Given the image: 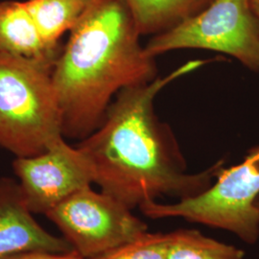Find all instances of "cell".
Instances as JSON below:
<instances>
[{
    "label": "cell",
    "mask_w": 259,
    "mask_h": 259,
    "mask_svg": "<svg viewBox=\"0 0 259 259\" xmlns=\"http://www.w3.org/2000/svg\"><path fill=\"white\" fill-rule=\"evenodd\" d=\"M209 61H189L152 82L124 89L111 102L101 125L78 144L93 170V184L130 209L163 197L179 201L209 188L221 160L190 173L171 128L155 111L157 94Z\"/></svg>",
    "instance_id": "6da1fadb"
},
{
    "label": "cell",
    "mask_w": 259,
    "mask_h": 259,
    "mask_svg": "<svg viewBox=\"0 0 259 259\" xmlns=\"http://www.w3.org/2000/svg\"><path fill=\"white\" fill-rule=\"evenodd\" d=\"M69 33L51 76L63 135L83 140L121 91L152 82L157 68L126 0H93Z\"/></svg>",
    "instance_id": "7a4b0ae2"
},
{
    "label": "cell",
    "mask_w": 259,
    "mask_h": 259,
    "mask_svg": "<svg viewBox=\"0 0 259 259\" xmlns=\"http://www.w3.org/2000/svg\"><path fill=\"white\" fill-rule=\"evenodd\" d=\"M53 66L0 53V146L36 156L65 139Z\"/></svg>",
    "instance_id": "3957f363"
},
{
    "label": "cell",
    "mask_w": 259,
    "mask_h": 259,
    "mask_svg": "<svg viewBox=\"0 0 259 259\" xmlns=\"http://www.w3.org/2000/svg\"><path fill=\"white\" fill-rule=\"evenodd\" d=\"M259 145L239 164L223 165L211 186L194 198L174 204L149 202L139 207L151 219L183 218L231 232L254 245L259 239Z\"/></svg>",
    "instance_id": "277c9868"
},
{
    "label": "cell",
    "mask_w": 259,
    "mask_h": 259,
    "mask_svg": "<svg viewBox=\"0 0 259 259\" xmlns=\"http://www.w3.org/2000/svg\"><path fill=\"white\" fill-rule=\"evenodd\" d=\"M153 58L181 49L231 56L259 73V19L248 0H214L205 9L149 39Z\"/></svg>",
    "instance_id": "5b68a950"
},
{
    "label": "cell",
    "mask_w": 259,
    "mask_h": 259,
    "mask_svg": "<svg viewBox=\"0 0 259 259\" xmlns=\"http://www.w3.org/2000/svg\"><path fill=\"white\" fill-rule=\"evenodd\" d=\"M83 258L93 259L148 232L132 209L92 186L79 190L47 213Z\"/></svg>",
    "instance_id": "8992f818"
},
{
    "label": "cell",
    "mask_w": 259,
    "mask_h": 259,
    "mask_svg": "<svg viewBox=\"0 0 259 259\" xmlns=\"http://www.w3.org/2000/svg\"><path fill=\"white\" fill-rule=\"evenodd\" d=\"M13 169L29 209L37 214L47 215L65 199L93 184L88 159L65 139L36 156L16 157Z\"/></svg>",
    "instance_id": "52a82bcc"
},
{
    "label": "cell",
    "mask_w": 259,
    "mask_h": 259,
    "mask_svg": "<svg viewBox=\"0 0 259 259\" xmlns=\"http://www.w3.org/2000/svg\"><path fill=\"white\" fill-rule=\"evenodd\" d=\"M73 248L46 231L33 217L19 182L0 179V259L28 251L63 253Z\"/></svg>",
    "instance_id": "ba28073f"
},
{
    "label": "cell",
    "mask_w": 259,
    "mask_h": 259,
    "mask_svg": "<svg viewBox=\"0 0 259 259\" xmlns=\"http://www.w3.org/2000/svg\"><path fill=\"white\" fill-rule=\"evenodd\" d=\"M0 53L54 65L59 53L47 49L24 1L0 2Z\"/></svg>",
    "instance_id": "9c48e42d"
},
{
    "label": "cell",
    "mask_w": 259,
    "mask_h": 259,
    "mask_svg": "<svg viewBox=\"0 0 259 259\" xmlns=\"http://www.w3.org/2000/svg\"><path fill=\"white\" fill-rule=\"evenodd\" d=\"M141 36H155L205 9L214 0H126Z\"/></svg>",
    "instance_id": "30bf717a"
},
{
    "label": "cell",
    "mask_w": 259,
    "mask_h": 259,
    "mask_svg": "<svg viewBox=\"0 0 259 259\" xmlns=\"http://www.w3.org/2000/svg\"><path fill=\"white\" fill-rule=\"evenodd\" d=\"M93 0H26L24 4L34 19L47 49L58 53L62 36L70 32Z\"/></svg>",
    "instance_id": "8fae6325"
},
{
    "label": "cell",
    "mask_w": 259,
    "mask_h": 259,
    "mask_svg": "<svg viewBox=\"0 0 259 259\" xmlns=\"http://www.w3.org/2000/svg\"><path fill=\"white\" fill-rule=\"evenodd\" d=\"M167 234L166 259H245L244 250L196 230L180 229Z\"/></svg>",
    "instance_id": "7c38bea8"
},
{
    "label": "cell",
    "mask_w": 259,
    "mask_h": 259,
    "mask_svg": "<svg viewBox=\"0 0 259 259\" xmlns=\"http://www.w3.org/2000/svg\"><path fill=\"white\" fill-rule=\"evenodd\" d=\"M167 233L145 232L135 240L93 259H166Z\"/></svg>",
    "instance_id": "4fadbf2b"
},
{
    "label": "cell",
    "mask_w": 259,
    "mask_h": 259,
    "mask_svg": "<svg viewBox=\"0 0 259 259\" xmlns=\"http://www.w3.org/2000/svg\"><path fill=\"white\" fill-rule=\"evenodd\" d=\"M2 259H84L75 250L63 253L46 251H28L14 254Z\"/></svg>",
    "instance_id": "5bb4252c"
},
{
    "label": "cell",
    "mask_w": 259,
    "mask_h": 259,
    "mask_svg": "<svg viewBox=\"0 0 259 259\" xmlns=\"http://www.w3.org/2000/svg\"><path fill=\"white\" fill-rule=\"evenodd\" d=\"M250 9L259 19V0H248Z\"/></svg>",
    "instance_id": "9a60e30c"
},
{
    "label": "cell",
    "mask_w": 259,
    "mask_h": 259,
    "mask_svg": "<svg viewBox=\"0 0 259 259\" xmlns=\"http://www.w3.org/2000/svg\"><path fill=\"white\" fill-rule=\"evenodd\" d=\"M254 205H255V207H256V209L258 210L259 212V195L258 197L256 198V200H255V202H254Z\"/></svg>",
    "instance_id": "2e32d148"
}]
</instances>
